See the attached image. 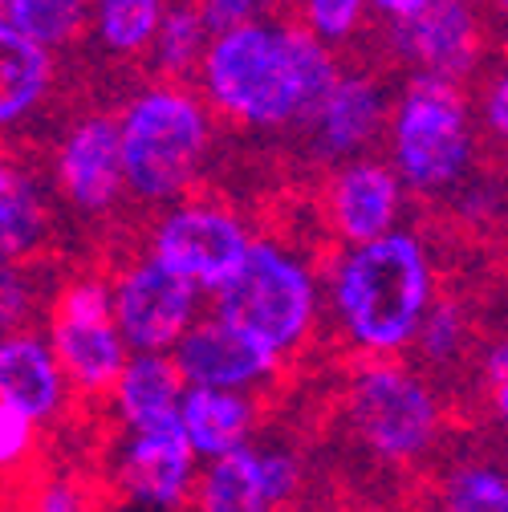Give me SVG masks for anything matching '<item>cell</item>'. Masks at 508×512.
<instances>
[{
    "label": "cell",
    "mask_w": 508,
    "mask_h": 512,
    "mask_svg": "<svg viewBox=\"0 0 508 512\" xmlns=\"http://www.w3.org/2000/svg\"><path fill=\"white\" fill-rule=\"evenodd\" d=\"M342 74V57L293 13L216 29L196 74L216 118L244 135L301 131Z\"/></svg>",
    "instance_id": "obj_1"
},
{
    "label": "cell",
    "mask_w": 508,
    "mask_h": 512,
    "mask_svg": "<svg viewBox=\"0 0 508 512\" xmlns=\"http://www.w3.org/2000/svg\"><path fill=\"white\" fill-rule=\"evenodd\" d=\"M439 297L435 252L415 228L338 244L326 269V305L338 338L358 358H403Z\"/></svg>",
    "instance_id": "obj_2"
},
{
    "label": "cell",
    "mask_w": 508,
    "mask_h": 512,
    "mask_svg": "<svg viewBox=\"0 0 508 512\" xmlns=\"http://www.w3.org/2000/svg\"><path fill=\"white\" fill-rule=\"evenodd\" d=\"M118 131L131 200L167 208L204 183L220 118L196 82L151 78L118 106Z\"/></svg>",
    "instance_id": "obj_3"
},
{
    "label": "cell",
    "mask_w": 508,
    "mask_h": 512,
    "mask_svg": "<svg viewBox=\"0 0 508 512\" xmlns=\"http://www.w3.org/2000/svg\"><path fill=\"white\" fill-rule=\"evenodd\" d=\"M480 118L468 82L407 74L387 122V159L419 200L456 196L480 155Z\"/></svg>",
    "instance_id": "obj_4"
},
{
    "label": "cell",
    "mask_w": 508,
    "mask_h": 512,
    "mask_svg": "<svg viewBox=\"0 0 508 512\" xmlns=\"http://www.w3.org/2000/svg\"><path fill=\"white\" fill-rule=\"evenodd\" d=\"M322 301L326 273H317L293 240L257 232L236 277L212 293V313L228 317L289 362L322 326Z\"/></svg>",
    "instance_id": "obj_5"
},
{
    "label": "cell",
    "mask_w": 508,
    "mask_h": 512,
    "mask_svg": "<svg viewBox=\"0 0 508 512\" xmlns=\"http://www.w3.org/2000/svg\"><path fill=\"white\" fill-rule=\"evenodd\" d=\"M350 439L387 468H411L435 452L443 403L431 378L403 358H358L342 391Z\"/></svg>",
    "instance_id": "obj_6"
},
{
    "label": "cell",
    "mask_w": 508,
    "mask_h": 512,
    "mask_svg": "<svg viewBox=\"0 0 508 512\" xmlns=\"http://www.w3.org/2000/svg\"><path fill=\"white\" fill-rule=\"evenodd\" d=\"M45 334L74 382V395L86 403L110 399L122 366L135 354L114 313V285L102 273H78L53 289Z\"/></svg>",
    "instance_id": "obj_7"
},
{
    "label": "cell",
    "mask_w": 508,
    "mask_h": 512,
    "mask_svg": "<svg viewBox=\"0 0 508 512\" xmlns=\"http://www.w3.org/2000/svg\"><path fill=\"white\" fill-rule=\"evenodd\" d=\"M252 240L257 232L248 228L244 212L220 196H204V191L155 208L147 224V252L208 297L236 277Z\"/></svg>",
    "instance_id": "obj_8"
},
{
    "label": "cell",
    "mask_w": 508,
    "mask_h": 512,
    "mask_svg": "<svg viewBox=\"0 0 508 512\" xmlns=\"http://www.w3.org/2000/svg\"><path fill=\"white\" fill-rule=\"evenodd\" d=\"M204 460L179 419L151 427H118L106 452V484L118 500L155 512H187Z\"/></svg>",
    "instance_id": "obj_9"
},
{
    "label": "cell",
    "mask_w": 508,
    "mask_h": 512,
    "mask_svg": "<svg viewBox=\"0 0 508 512\" xmlns=\"http://www.w3.org/2000/svg\"><path fill=\"white\" fill-rule=\"evenodd\" d=\"M49 191L82 220H106L131 200L118 114L86 110L61 126L49 151Z\"/></svg>",
    "instance_id": "obj_10"
},
{
    "label": "cell",
    "mask_w": 508,
    "mask_h": 512,
    "mask_svg": "<svg viewBox=\"0 0 508 512\" xmlns=\"http://www.w3.org/2000/svg\"><path fill=\"white\" fill-rule=\"evenodd\" d=\"M114 313L135 354H171L179 338L204 317V289L167 269L147 248L110 273Z\"/></svg>",
    "instance_id": "obj_11"
},
{
    "label": "cell",
    "mask_w": 508,
    "mask_h": 512,
    "mask_svg": "<svg viewBox=\"0 0 508 512\" xmlns=\"http://www.w3.org/2000/svg\"><path fill=\"white\" fill-rule=\"evenodd\" d=\"M488 21L480 0H435L411 21L383 25V49L407 74L476 82L488 66Z\"/></svg>",
    "instance_id": "obj_12"
},
{
    "label": "cell",
    "mask_w": 508,
    "mask_h": 512,
    "mask_svg": "<svg viewBox=\"0 0 508 512\" xmlns=\"http://www.w3.org/2000/svg\"><path fill=\"white\" fill-rule=\"evenodd\" d=\"M395 94L374 70H350L342 66L338 82L317 102L309 122L301 126L305 155L322 167H338L346 159L370 155L387 139Z\"/></svg>",
    "instance_id": "obj_13"
},
{
    "label": "cell",
    "mask_w": 508,
    "mask_h": 512,
    "mask_svg": "<svg viewBox=\"0 0 508 512\" xmlns=\"http://www.w3.org/2000/svg\"><path fill=\"white\" fill-rule=\"evenodd\" d=\"M187 387H224V391H248L261 395L277 387L285 370V358L269 350L261 338L232 326L220 313H204L200 322L179 338L171 350Z\"/></svg>",
    "instance_id": "obj_14"
},
{
    "label": "cell",
    "mask_w": 508,
    "mask_h": 512,
    "mask_svg": "<svg viewBox=\"0 0 508 512\" xmlns=\"http://www.w3.org/2000/svg\"><path fill=\"white\" fill-rule=\"evenodd\" d=\"M407 183L391 167V159L358 155L330 167L326 179V224L338 244H362L387 236L403 224L407 212Z\"/></svg>",
    "instance_id": "obj_15"
},
{
    "label": "cell",
    "mask_w": 508,
    "mask_h": 512,
    "mask_svg": "<svg viewBox=\"0 0 508 512\" xmlns=\"http://www.w3.org/2000/svg\"><path fill=\"white\" fill-rule=\"evenodd\" d=\"M74 382L53 342L37 326L0 330V403L33 415L41 427L57 423L74 407Z\"/></svg>",
    "instance_id": "obj_16"
},
{
    "label": "cell",
    "mask_w": 508,
    "mask_h": 512,
    "mask_svg": "<svg viewBox=\"0 0 508 512\" xmlns=\"http://www.w3.org/2000/svg\"><path fill=\"white\" fill-rule=\"evenodd\" d=\"M57 90V53L0 17V135L33 126Z\"/></svg>",
    "instance_id": "obj_17"
},
{
    "label": "cell",
    "mask_w": 508,
    "mask_h": 512,
    "mask_svg": "<svg viewBox=\"0 0 508 512\" xmlns=\"http://www.w3.org/2000/svg\"><path fill=\"white\" fill-rule=\"evenodd\" d=\"M49 232L53 208L45 183L17 155V147H9V139L0 135V252L17 256V261H33L49 244Z\"/></svg>",
    "instance_id": "obj_18"
},
{
    "label": "cell",
    "mask_w": 508,
    "mask_h": 512,
    "mask_svg": "<svg viewBox=\"0 0 508 512\" xmlns=\"http://www.w3.org/2000/svg\"><path fill=\"white\" fill-rule=\"evenodd\" d=\"M179 423L192 439L200 460H216L240 447L257 443L261 431V403L248 391H224V387H187L179 403Z\"/></svg>",
    "instance_id": "obj_19"
},
{
    "label": "cell",
    "mask_w": 508,
    "mask_h": 512,
    "mask_svg": "<svg viewBox=\"0 0 508 512\" xmlns=\"http://www.w3.org/2000/svg\"><path fill=\"white\" fill-rule=\"evenodd\" d=\"M183 395L187 378L175 354H131L110 391V411L118 427H151L179 419Z\"/></svg>",
    "instance_id": "obj_20"
},
{
    "label": "cell",
    "mask_w": 508,
    "mask_h": 512,
    "mask_svg": "<svg viewBox=\"0 0 508 512\" xmlns=\"http://www.w3.org/2000/svg\"><path fill=\"white\" fill-rule=\"evenodd\" d=\"M216 37V25L208 21L200 0H171L163 9V21L147 45V70L151 78H171V82H196L208 45Z\"/></svg>",
    "instance_id": "obj_21"
},
{
    "label": "cell",
    "mask_w": 508,
    "mask_h": 512,
    "mask_svg": "<svg viewBox=\"0 0 508 512\" xmlns=\"http://www.w3.org/2000/svg\"><path fill=\"white\" fill-rule=\"evenodd\" d=\"M187 512H277L261 480L257 443H248L228 456H216V460H204Z\"/></svg>",
    "instance_id": "obj_22"
},
{
    "label": "cell",
    "mask_w": 508,
    "mask_h": 512,
    "mask_svg": "<svg viewBox=\"0 0 508 512\" xmlns=\"http://www.w3.org/2000/svg\"><path fill=\"white\" fill-rule=\"evenodd\" d=\"M171 0H94V25L90 41L118 61L147 57V45L163 21Z\"/></svg>",
    "instance_id": "obj_23"
},
{
    "label": "cell",
    "mask_w": 508,
    "mask_h": 512,
    "mask_svg": "<svg viewBox=\"0 0 508 512\" xmlns=\"http://www.w3.org/2000/svg\"><path fill=\"white\" fill-rule=\"evenodd\" d=\"M435 512H508V468L496 460H456L435 484Z\"/></svg>",
    "instance_id": "obj_24"
},
{
    "label": "cell",
    "mask_w": 508,
    "mask_h": 512,
    "mask_svg": "<svg viewBox=\"0 0 508 512\" xmlns=\"http://www.w3.org/2000/svg\"><path fill=\"white\" fill-rule=\"evenodd\" d=\"M5 17L53 53H66L90 37L94 0H9Z\"/></svg>",
    "instance_id": "obj_25"
},
{
    "label": "cell",
    "mask_w": 508,
    "mask_h": 512,
    "mask_svg": "<svg viewBox=\"0 0 508 512\" xmlns=\"http://www.w3.org/2000/svg\"><path fill=\"white\" fill-rule=\"evenodd\" d=\"M468 350H472V313L464 309V301L439 293L415 334L411 354L427 370H456L468 358Z\"/></svg>",
    "instance_id": "obj_26"
},
{
    "label": "cell",
    "mask_w": 508,
    "mask_h": 512,
    "mask_svg": "<svg viewBox=\"0 0 508 512\" xmlns=\"http://www.w3.org/2000/svg\"><path fill=\"white\" fill-rule=\"evenodd\" d=\"M289 13L334 49L354 45L374 17L370 0H289Z\"/></svg>",
    "instance_id": "obj_27"
},
{
    "label": "cell",
    "mask_w": 508,
    "mask_h": 512,
    "mask_svg": "<svg viewBox=\"0 0 508 512\" xmlns=\"http://www.w3.org/2000/svg\"><path fill=\"white\" fill-rule=\"evenodd\" d=\"M41 423L9 403H0V484L29 476L41 452Z\"/></svg>",
    "instance_id": "obj_28"
},
{
    "label": "cell",
    "mask_w": 508,
    "mask_h": 512,
    "mask_svg": "<svg viewBox=\"0 0 508 512\" xmlns=\"http://www.w3.org/2000/svg\"><path fill=\"white\" fill-rule=\"evenodd\" d=\"M257 460H261V480H265V492L269 500L277 504V512L293 508L305 492V460L293 443H261L257 439Z\"/></svg>",
    "instance_id": "obj_29"
},
{
    "label": "cell",
    "mask_w": 508,
    "mask_h": 512,
    "mask_svg": "<svg viewBox=\"0 0 508 512\" xmlns=\"http://www.w3.org/2000/svg\"><path fill=\"white\" fill-rule=\"evenodd\" d=\"M472 98H476V118L484 139H492L496 147H508V49L500 57H488Z\"/></svg>",
    "instance_id": "obj_30"
},
{
    "label": "cell",
    "mask_w": 508,
    "mask_h": 512,
    "mask_svg": "<svg viewBox=\"0 0 508 512\" xmlns=\"http://www.w3.org/2000/svg\"><path fill=\"white\" fill-rule=\"evenodd\" d=\"M21 508L25 512H98V500L86 480L70 472H49V476L29 480Z\"/></svg>",
    "instance_id": "obj_31"
},
{
    "label": "cell",
    "mask_w": 508,
    "mask_h": 512,
    "mask_svg": "<svg viewBox=\"0 0 508 512\" xmlns=\"http://www.w3.org/2000/svg\"><path fill=\"white\" fill-rule=\"evenodd\" d=\"M33 309H37V285H33L29 261L0 252V330L29 326Z\"/></svg>",
    "instance_id": "obj_32"
},
{
    "label": "cell",
    "mask_w": 508,
    "mask_h": 512,
    "mask_svg": "<svg viewBox=\"0 0 508 512\" xmlns=\"http://www.w3.org/2000/svg\"><path fill=\"white\" fill-rule=\"evenodd\" d=\"M480 387H484L492 419L508 431V334H500L496 342L484 346V354H480Z\"/></svg>",
    "instance_id": "obj_33"
},
{
    "label": "cell",
    "mask_w": 508,
    "mask_h": 512,
    "mask_svg": "<svg viewBox=\"0 0 508 512\" xmlns=\"http://www.w3.org/2000/svg\"><path fill=\"white\" fill-rule=\"evenodd\" d=\"M208 21L216 29H228V25H240V21H257V17H273V13H285L289 0H200Z\"/></svg>",
    "instance_id": "obj_34"
},
{
    "label": "cell",
    "mask_w": 508,
    "mask_h": 512,
    "mask_svg": "<svg viewBox=\"0 0 508 512\" xmlns=\"http://www.w3.org/2000/svg\"><path fill=\"white\" fill-rule=\"evenodd\" d=\"M435 0H370V9H374V21L378 25H395V21H411L419 17L423 9H431Z\"/></svg>",
    "instance_id": "obj_35"
},
{
    "label": "cell",
    "mask_w": 508,
    "mask_h": 512,
    "mask_svg": "<svg viewBox=\"0 0 508 512\" xmlns=\"http://www.w3.org/2000/svg\"><path fill=\"white\" fill-rule=\"evenodd\" d=\"M488 5H492V13H496V21L508 29V0H488Z\"/></svg>",
    "instance_id": "obj_36"
},
{
    "label": "cell",
    "mask_w": 508,
    "mask_h": 512,
    "mask_svg": "<svg viewBox=\"0 0 508 512\" xmlns=\"http://www.w3.org/2000/svg\"><path fill=\"white\" fill-rule=\"evenodd\" d=\"M346 512H399V508H383V504H358V508H346Z\"/></svg>",
    "instance_id": "obj_37"
},
{
    "label": "cell",
    "mask_w": 508,
    "mask_h": 512,
    "mask_svg": "<svg viewBox=\"0 0 508 512\" xmlns=\"http://www.w3.org/2000/svg\"><path fill=\"white\" fill-rule=\"evenodd\" d=\"M114 512H155V508H143V504H126V500H118V508Z\"/></svg>",
    "instance_id": "obj_38"
},
{
    "label": "cell",
    "mask_w": 508,
    "mask_h": 512,
    "mask_svg": "<svg viewBox=\"0 0 508 512\" xmlns=\"http://www.w3.org/2000/svg\"><path fill=\"white\" fill-rule=\"evenodd\" d=\"M0 512H25V508H17V504H0Z\"/></svg>",
    "instance_id": "obj_39"
},
{
    "label": "cell",
    "mask_w": 508,
    "mask_h": 512,
    "mask_svg": "<svg viewBox=\"0 0 508 512\" xmlns=\"http://www.w3.org/2000/svg\"><path fill=\"white\" fill-rule=\"evenodd\" d=\"M9 13V0H0V17H5Z\"/></svg>",
    "instance_id": "obj_40"
}]
</instances>
